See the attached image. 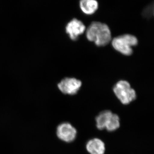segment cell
Returning a JSON list of instances; mask_svg holds the SVG:
<instances>
[{
  "instance_id": "cell-1",
  "label": "cell",
  "mask_w": 154,
  "mask_h": 154,
  "mask_svg": "<svg viewBox=\"0 0 154 154\" xmlns=\"http://www.w3.org/2000/svg\"><path fill=\"white\" fill-rule=\"evenodd\" d=\"M86 30L88 40L94 42L98 47L106 46L112 40L110 28L105 23L94 21Z\"/></svg>"
},
{
  "instance_id": "cell-2",
  "label": "cell",
  "mask_w": 154,
  "mask_h": 154,
  "mask_svg": "<svg viewBox=\"0 0 154 154\" xmlns=\"http://www.w3.org/2000/svg\"><path fill=\"white\" fill-rule=\"evenodd\" d=\"M111 44L115 50L123 55L130 56L133 52L132 48L138 44L137 37L129 34H123L111 40Z\"/></svg>"
},
{
  "instance_id": "cell-3",
  "label": "cell",
  "mask_w": 154,
  "mask_h": 154,
  "mask_svg": "<svg viewBox=\"0 0 154 154\" xmlns=\"http://www.w3.org/2000/svg\"><path fill=\"white\" fill-rule=\"evenodd\" d=\"M114 94L122 104L128 105L137 98L134 89L131 88L127 81L121 80L116 84L113 88Z\"/></svg>"
},
{
  "instance_id": "cell-4",
  "label": "cell",
  "mask_w": 154,
  "mask_h": 154,
  "mask_svg": "<svg viewBox=\"0 0 154 154\" xmlns=\"http://www.w3.org/2000/svg\"><path fill=\"white\" fill-rule=\"evenodd\" d=\"M82 86V82L75 78H67L63 79L58 83V88L63 94L66 95L76 94Z\"/></svg>"
},
{
  "instance_id": "cell-5",
  "label": "cell",
  "mask_w": 154,
  "mask_h": 154,
  "mask_svg": "<svg viewBox=\"0 0 154 154\" xmlns=\"http://www.w3.org/2000/svg\"><path fill=\"white\" fill-rule=\"evenodd\" d=\"M65 30L70 38L72 41H76L80 35L85 33L86 27L82 21L74 18L67 23Z\"/></svg>"
},
{
  "instance_id": "cell-6",
  "label": "cell",
  "mask_w": 154,
  "mask_h": 154,
  "mask_svg": "<svg viewBox=\"0 0 154 154\" xmlns=\"http://www.w3.org/2000/svg\"><path fill=\"white\" fill-rule=\"evenodd\" d=\"M57 137L66 143L72 142L76 137V129L68 122H64L58 126L57 129Z\"/></svg>"
},
{
  "instance_id": "cell-7",
  "label": "cell",
  "mask_w": 154,
  "mask_h": 154,
  "mask_svg": "<svg viewBox=\"0 0 154 154\" xmlns=\"http://www.w3.org/2000/svg\"><path fill=\"white\" fill-rule=\"evenodd\" d=\"M86 149L90 154H104L105 151V144L99 139L94 138L87 143Z\"/></svg>"
},
{
  "instance_id": "cell-8",
  "label": "cell",
  "mask_w": 154,
  "mask_h": 154,
  "mask_svg": "<svg viewBox=\"0 0 154 154\" xmlns=\"http://www.w3.org/2000/svg\"><path fill=\"white\" fill-rule=\"evenodd\" d=\"M79 8L83 14L93 15L98 11L99 3L97 0H80Z\"/></svg>"
},
{
  "instance_id": "cell-9",
  "label": "cell",
  "mask_w": 154,
  "mask_h": 154,
  "mask_svg": "<svg viewBox=\"0 0 154 154\" xmlns=\"http://www.w3.org/2000/svg\"><path fill=\"white\" fill-rule=\"evenodd\" d=\"M112 113L110 110H105L102 111L96 116V127L98 129L102 130L105 129L106 123Z\"/></svg>"
},
{
  "instance_id": "cell-10",
  "label": "cell",
  "mask_w": 154,
  "mask_h": 154,
  "mask_svg": "<svg viewBox=\"0 0 154 154\" xmlns=\"http://www.w3.org/2000/svg\"><path fill=\"white\" fill-rule=\"evenodd\" d=\"M120 126V120L118 115L112 113L106 123L105 129L108 131H113Z\"/></svg>"
}]
</instances>
